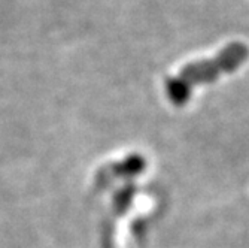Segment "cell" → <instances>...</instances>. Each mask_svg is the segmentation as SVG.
<instances>
[{"label": "cell", "instance_id": "cell-1", "mask_svg": "<svg viewBox=\"0 0 249 248\" xmlns=\"http://www.w3.org/2000/svg\"><path fill=\"white\" fill-rule=\"evenodd\" d=\"M249 58L248 45L233 42L215 57L188 63L178 75L166 79V95L176 106H184L191 97L193 88L200 84L215 82L221 75L231 74Z\"/></svg>", "mask_w": 249, "mask_h": 248}, {"label": "cell", "instance_id": "cell-2", "mask_svg": "<svg viewBox=\"0 0 249 248\" xmlns=\"http://www.w3.org/2000/svg\"><path fill=\"white\" fill-rule=\"evenodd\" d=\"M145 168L146 162L143 157L139 154H131L121 163L107 168V171L110 172V178H131L139 175Z\"/></svg>", "mask_w": 249, "mask_h": 248}]
</instances>
